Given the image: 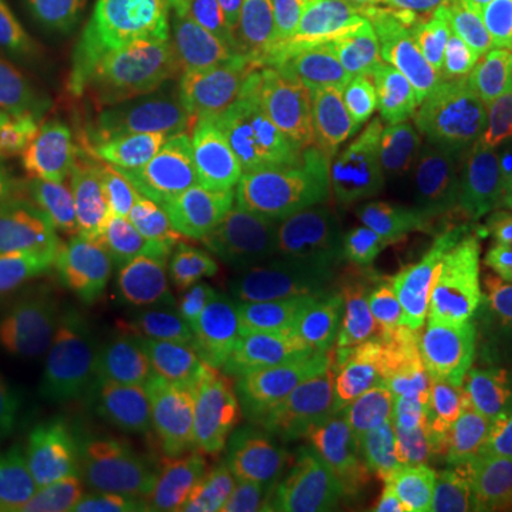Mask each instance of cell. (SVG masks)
Listing matches in <instances>:
<instances>
[{
    "instance_id": "cell-33",
    "label": "cell",
    "mask_w": 512,
    "mask_h": 512,
    "mask_svg": "<svg viewBox=\"0 0 512 512\" xmlns=\"http://www.w3.org/2000/svg\"><path fill=\"white\" fill-rule=\"evenodd\" d=\"M285 512H291V510H285Z\"/></svg>"
},
{
    "instance_id": "cell-14",
    "label": "cell",
    "mask_w": 512,
    "mask_h": 512,
    "mask_svg": "<svg viewBox=\"0 0 512 512\" xmlns=\"http://www.w3.org/2000/svg\"><path fill=\"white\" fill-rule=\"evenodd\" d=\"M336 274L339 271L328 265H274L160 296L205 325L245 339H265L293 328L319 302Z\"/></svg>"
},
{
    "instance_id": "cell-11",
    "label": "cell",
    "mask_w": 512,
    "mask_h": 512,
    "mask_svg": "<svg viewBox=\"0 0 512 512\" xmlns=\"http://www.w3.org/2000/svg\"><path fill=\"white\" fill-rule=\"evenodd\" d=\"M342 83L365 148L402 143L476 109L441 77L399 52L382 29L345 26Z\"/></svg>"
},
{
    "instance_id": "cell-28",
    "label": "cell",
    "mask_w": 512,
    "mask_h": 512,
    "mask_svg": "<svg viewBox=\"0 0 512 512\" xmlns=\"http://www.w3.org/2000/svg\"><path fill=\"white\" fill-rule=\"evenodd\" d=\"M484 3L487 0H436L441 18L447 23L450 40L456 46L458 57L470 66L478 46L481 18H484Z\"/></svg>"
},
{
    "instance_id": "cell-24",
    "label": "cell",
    "mask_w": 512,
    "mask_h": 512,
    "mask_svg": "<svg viewBox=\"0 0 512 512\" xmlns=\"http://www.w3.org/2000/svg\"><path fill=\"white\" fill-rule=\"evenodd\" d=\"M478 109L495 114L512 131V0H487L473 63Z\"/></svg>"
},
{
    "instance_id": "cell-29",
    "label": "cell",
    "mask_w": 512,
    "mask_h": 512,
    "mask_svg": "<svg viewBox=\"0 0 512 512\" xmlns=\"http://www.w3.org/2000/svg\"><path fill=\"white\" fill-rule=\"evenodd\" d=\"M342 512H421V507L404 501L399 495L382 493V490L370 487V481H362V484L348 495Z\"/></svg>"
},
{
    "instance_id": "cell-16",
    "label": "cell",
    "mask_w": 512,
    "mask_h": 512,
    "mask_svg": "<svg viewBox=\"0 0 512 512\" xmlns=\"http://www.w3.org/2000/svg\"><path fill=\"white\" fill-rule=\"evenodd\" d=\"M97 202L29 128L0 111V220L18 231L69 228L83 234Z\"/></svg>"
},
{
    "instance_id": "cell-8",
    "label": "cell",
    "mask_w": 512,
    "mask_h": 512,
    "mask_svg": "<svg viewBox=\"0 0 512 512\" xmlns=\"http://www.w3.org/2000/svg\"><path fill=\"white\" fill-rule=\"evenodd\" d=\"M160 293L123 239L80 248L69 276L43 305L46 339L60 356L126 365L140 353Z\"/></svg>"
},
{
    "instance_id": "cell-21",
    "label": "cell",
    "mask_w": 512,
    "mask_h": 512,
    "mask_svg": "<svg viewBox=\"0 0 512 512\" xmlns=\"http://www.w3.org/2000/svg\"><path fill=\"white\" fill-rule=\"evenodd\" d=\"M80 237L69 228L18 231L0 251V316L18 319L43 311L60 282L69 276L77 256Z\"/></svg>"
},
{
    "instance_id": "cell-26",
    "label": "cell",
    "mask_w": 512,
    "mask_h": 512,
    "mask_svg": "<svg viewBox=\"0 0 512 512\" xmlns=\"http://www.w3.org/2000/svg\"><path fill=\"white\" fill-rule=\"evenodd\" d=\"M473 410L512 427V342L484 348L473 367Z\"/></svg>"
},
{
    "instance_id": "cell-2",
    "label": "cell",
    "mask_w": 512,
    "mask_h": 512,
    "mask_svg": "<svg viewBox=\"0 0 512 512\" xmlns=\"http://www.w3.org/2000/svg\"><path fill=\"white\" fill-rule=\"evenodd\" d=\"M362 151L342 77L279 80L205 111L185 137L168 188L205 217L311 183Z\"/></svg>"
},
{
    "instance_id": "cell-1",
    "label": "cell",
    "mask_w": 512,
    "mask_h": 512,
    "mask_svg": "<svg viewBox=\"0 0 512 512\" xmlns=\"http://www.w3.org/2000/svg\"><path fill=\"white\" fill-rule=\"evenodd\" d=\"M339 0H194L151 92L134 177L146 194L168 180L191 126L225 100L279 80H339Z\"/></svg>"
},
{
    "instance_id": "cell-17",
    "label": "cell",
    "mask_w": 512,
    "mask_h": 512,
    "mask_svg": "<svg viewBox=\"0 0 512 512\" xmlns=\"http://www.w3.org/2000/svg\"><path fill=\"white\" fill-rule=\"evenodd\" d=\"M200 484L220 512H342L348 495L285 473L251 433L222 427Z\"/></svg>"
},
{
    "instance_id": "cell-25",
    "label": "cell",
    "mask_w": 512,
    "mask_h": 512,
    "mask_svg": "<svg viewBox=\"0 0 512 512\" xmlns=\"http://www.w3.org/2000/svg\"><path fill=\"white\" fill-rule=\"evenodd\" d=\"M111 512H220L200 484L171 476L160 467L140 476L134 487H123Z\"/></svg>"
},
{
    "instance_id": "cell-9",
    "label": "cell",
    "mask_w": 512,
    "mask_h": 512,
    "mask_svg": "<svg viewBox=\"0 0 512 512\" xmlns=\"http://www.w3.org/2000/svg\"><path fill=\"white\" fill-rule=\"evenodd\" d=\"M467 402V379L427 382L393 367L322 413L353 464L370 476L402 481L456 427Z\"/></svg>"
},
{
    "instance_id": "cell-19",
    "label": "cell",
    "mask_w": 512,
    "mask_h": 512,
    "mask_svg": "<svg viewBox=\"0 0 512 512\" xmlns=\"http://www.w3.org/2000/svg\"><path fill=\"white\" fill-rule=\"evenodd\" d=\"M174 0H46L80 55L109 66H140L163 35Z\"/></svg>"
},
{
    "instance_id": "cell-15",
    "label": "cell",
    "mask_w": 512,
    "mask_h": 512,
    "mask_svg": "<svg viewBox=\"0 0 512 512\" xmlns=\"http://www.w3.org/2000/svg\"><path fill=\"white\" fill-rule=\"evenodd\" d=\"M49 390L94 430L114 464L148 473L157 467L143 376L114 362L60 356L46 362Z\"/></svg>"
},
{
    "instance_id": "cell-7",
    "label": "cell",
    "mask_w": 512,
    "mask_h": 512,
    "mask_svg": "<svg viewBox=\"0 0 512 512\" xmlns=\"http://www.w3.org/2000/svg\"><path fill=\"white\" fill-rule=\"evenodd\" d=\"M120 493L106 447L49 387L0 410V504H114Z\"/></svg>"
},
{
    "instance_id": "cell-10",
    "label": "cell",
    "mask_w": 512,
    "mask_h": 512,
    "mask_svg": "<svg viewBox=\"0 0 512 512\" xmlns=\"http://www.w3.org/2000/svg\"><path fill=\"white\" fill-rule=\"evenodd\" d=\"M140 376L157 467L197 484L222 421L202 362V322L163 296L140 348Z\"/></svg>"
},
{
    "instance_id": "cell-30",
    "label": "cell",
    "mask_w": 512,
    "mask_h": 512,
    "mask_svg": "<svg viewBox=\"0 0 512 512\" xmlns=\"http://www.w3.org/2000/svg\"><path fill=\"white\" fill-rule=\"evenodd\" d=\"M114 504L97 501H29V504H0V512H111Z\"/></svg>"
},
{
    "instance_id": "cell-3",
    "label": "cell",
    "mask_w": 512,
    "mask_h": 512,
    "mask_svg": "<svg viewBox=\"0 0 512 512\" xmlns=\"http://www.w3.org/2000/svg\"><path fill=\"white\" fill-rule=\"evenodd\" d=\"M339 165L299 188L205 214L171 271L154 282L157 291L174 296L220 276L274 265L348 271L384 259L390 237L370 217L359 177L336 180Z\"/></svg>"
},
{
    "instance_id": "cell-32",
    "label": "cell",
    "mask_w": 512,
    "mask_h": 512,
    "mask_svg": "<svg viewBox=\"0 0 512 512\" xmlns=\"http://www.w3.org/2000/svg\"><path fill=\"white\" fill-rule=\"evenodd\" d=\"M15 237H18V228H12L9 222L0 220V251H3V248H6V245H9Z\"/></svg>"
},
{
    "instance_id": "cell-23",
    "label": "cell",
    "mask_w": 512,
    "mask_h": 512,
    "mask_svg": "<svg viewBox=\"0 0 512 512\" xmlns=\"http://www.w3.org/2000/svg\"><path fill=\"white\" fill-rule=\"evenodd\" d=\"M379 29L399 52L413 57L427 72L441 77L453 92L476 106L470 66L458 57L436 0H382Z\"/></svg>"
},
{
    "instance_id": "cell-18",
    "label": "cell",
    "mask_w": 512,
    "mask_h": 512,
    "mask_svg": "<svg viewBox=\"0 0 512 512\" xmlns=\"http://www.w3.org/2000/svg\"><path fill=\"white\" fill-rule=\"evenodd\" d=\"M256 439L293 478L322 484L342 495H350L362 481H370V473L348 458L328 416L285 390H279L265 410L256 427Z\"/></svg>"
},
{
    "instance_id": "cell-12",
    "label": "cell",
    "mask_w": 512,
    "mask_h": 512,
    "mask_svg": "<svg viewBox=\"0 0 512 512\" xmlns=\"http://www.w3.org/2000/svg\"><path fill=\"white\" fill-rule=\"evenodd\" d=\"M421 237L450 268L487 348L512 342V185L498 151L476 197Z\"/></svg>"
},
{
    "instance_id": "cell-5",
    "label": "cell",
    "mask_w": 512,
    "mask_h": 512,
    "mask_svg": "<svg viewBox=\"0 0 512 512\" xmlns=\"http://www.w3.org/2000/svg\"><path fill=\"white\" fill-rule=\"evenodd\" d=\"M507 137L512 131L495 114L473 109L436 131L365 148L356 177L370 217L390 239L439 228L476 197Z\"/></svg>"
},
{
    "instance_id": "cell-4",
    "label": "cell",
    "mask_w": 512,
    "mask_h": 512,
    "mask_svg": "<svg viewBox=\"0 0 512 512\" xmlns=\"http://www.w3.org/2000/svg\"><path fill=\"white\" fill-rule=\"evenodd\" d=\"M237 339L285 393L319 410L396 367L376 262L339 271L319 302L285 333Z\"/></svg>"
},
{
    "instance_id": "cell-31",
    "label": "cell",
    "mask_w": 512,
    "mask_h": 512,
    "mask_svg": "<svg viewBox=\"0 0 512 512\" xmlns=\"http://www.w3.org/2000/svg\"><path fill=\"white\" fill-rule=\"evenodd\" d=\"M498 163H501V168H504V174H507V180L512 185V137H507L501 143V148H498Z\"/></svg>"
},
{
    "instance_id": "cell-27",
    "label": "cell",
    "mask_w": 512,
    "mask_h": 512,
    "mask_svg": "<svg viewBox=\"0 0 512 512\" xmlns=\"http://www.w3.org/2000/svg\"><path fill=\"white\" fill-rule=\"evenodd\" d=\"M43 387H49L46 362L29 359L0 316V410Z\"/></svg>"
},
{
    "instance_id": "cell-13",
    "label": "cell",
    "mask_w": 512,
    "mask_h": 512,
    "mask_svg": "<svg viewBox=\"0 0 512 512\" xmlns=\"http://www.w3.org/2000/svg\"><path fill=\"white\" fill-rule=\"evenodd\" d=\"M402 481L430 512H512V427L464 413Z\"/></svg>"
},
{
    "instance_id": "cell-22",
    "label": "cell",
    "mask_w": 512,
    "mask_h": 512,
    "mask_svg": "<svg viewBox=\"0 0 512 512\" xmlns=\"http://www.w3.org/2000/svg\"><path fill=\"white\" fill-rule=\"evenodd\" d=\"M202 362L222 427L256 436L259 421L282 387L265 373V367L245 350L237 336L205 322H202Z\"/></svg>"
},
{
    "instance_id": "cell-6",
    "label": "cell",
    "mask_w": 512,
    "mask_h": 512,
    "mask_svg": "<svg viewBox=\"0 0 512 512\" xmlns=\"http://www.w3.org/2000/svg\"><path fill=\"white\" fill-rule=\"evenodd\" d=\"M382 279L396 370L427 382L467 379L487 342L430 242L413 231L396 234L384 251Z\"/></svg>"
},
{
    "instance_id": "cell-20",
    "label": "cell",
    "mask_w": 512,
    "mask_h": 512,
    "mask_svg": "<svg viewBox=\"0 0 512 512\" xmlns=\"http://www.w3.org/2000/svg\"><path fill=\"white\" fill-rule=\"evenodd\" d=\"M0 100L52 123L80 109V92L43 52L12 0H0Z\"/></svg>"
}]
</instances>
